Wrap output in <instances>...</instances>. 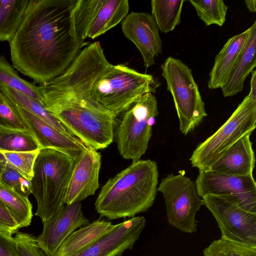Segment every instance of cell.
<instances>
[{"label":"cell","instance_id":"obj_1","mask_svg":"<svg viewBox=\"0 0 256 256\" xmlns=\"http://www.w3.org/2000/svg\"><path fill=\"white\" fill-rule=\"evenodd\" d=\"M76 0H32L8 42L12 67L40 84L62 74L82 48L72 12Z\"/></svg>","mask_w":256,"mask_h":256},{"label":"cell","instance_id":"obj_2","mask_svg":"<svg viewBox=\"0 0 256 256\" xmlns=\"http://www.w3.org/2000/svg\"><path fill=\"white\" fill-rule=\"evenodd\" d=\"M158 178L155 161L132 162L102 187L94 203L96 212L102 217L116 220L147 211L156 198Z\"/></svg>","mask_w":256,"mask_h":256},{"label":"cell","instance_id":"obj_3","mask_svg":"<svg viewBox=\"0 0 256 256\" xmlns=\"http://www.w3.org/2000/svg\"><path fill=\"white\" fill-rule=\"evenodd\" d=\"M43 102L46 109L86 146L98 150L113 142L116 117L96 103L63 98Z\"/></svg>","mask_w":256,"mask_h":256},{"label":"cell","instance_id":"obj_4","mask_svg":"<svg viewBox=\"0 0 256 256\" xmlns=\"http://www.w3.org/2000/svg\"><path fill=\"white\" fill-rule=\"evenodd\" d=\"M74 160L52 148H40L36 158L30 180L32 194L37 202L35 215L42 222L49 219L64 204Z\"/></svg>","mask_w":256,"mask_h":256},{"label":"cell","instance_id":"obj_5","mask_svg":"<svg viewBox=\"0 0 256 256\" xmlns=\"http://www.w3.org/2000/svg\"><path fill=\"white\" fill-rule=\"evenodd\" d=\"M111 65L99 42L88 44L62 74L38 86L43 100L64 98L94 102L91 98L92 86Z\"/></svg>","mask_w":256,"mask_h":256},{"label":"cell","instance_id":"obj_6","mask_svg":"<svg viewBox=\"0 0 256 256\" xmlns=\"http://www.w3.org/2000/svg\"><path fill=\"white\" fill-rule=\"evenodd\" d=\"M160 83L151 74L128 66L112 64L94 84L91 98L116 117L148 92L154 93Z\"/></svg>","mask_w":256,"mask_h":256},{"label":"cell","instance_id":"obj_7","mask_svg":"<svg viewBox=\"0 0 256 256\" xmlns=\"http://www.w3.org/2000/svg\"><path fill=\"white\" fill-rule=\"evenodd\" d=\"M158 114L156 98L148 92L115 118L114 140L122 158L136 162L146 153Z\"/></svg>","mask_w":256,"mask_h":256},{"label":"cell","instance_id":"obj_8","mask_svg":"<svg viewBox=\"0 0 256 256\" xmlns=\"http://www.w3.org/2000/svg\"><path fill=\"white\" fill-rule=\"evenodd\" d=\"M160 68L166 90L174 100L180 130L187 135L207 116L204 102L191 70L181 60L168 57Z\"/></svg>","mask_w":256,"mask_h":256},{"label":"cell","instance_id":"obj_9","mask_svg":"<svg viewBox=\"0 0 256 256\" xmlns=\"http://www.w3.org/2000/svg\"><path fill=\"white\" fill-rule=\"evenodd\" d=\"M256 127V100L247 95L228 120L212 136L198 144L190 161L200 172L208 171L233 144Z\"/></svg>","mask_w":256,"mask_h":256},{"label":"cell","instance_id":"obj_10","mask_svg":"<svg viewBox=\"0 0 256 256\" xmlns=\"http://www.w3.org/2000/svg\"><path fill=\"white\" fill-rule=\"evenodd\" d=\"M157 191L163 195L170 224L184 232H196V214L204 204L198 194L195 182L181 172L168 174Z\"/></svg>","mask_w":256,"mask_h":256},{"label":"cell","instance_id":"obj_11","mask_svg":"<svg viewBox=\"0 0 256 256\" xmlns=\"http://www.w3.org/2000/svg\"><path fill=\"white\" fill-rule=\"evenodd\" d=\"M202 198L214 216L222 238L256 248V213L228 197L207 195Z\"/></svg>","mask_w":256,"mask_h":256},{"label":"cell","instance_id":"obj_12","mask_svg":"<svg viewBox=\"0 0 256 256\" xmlns=\"http://www.w3.org/2000/svg\"><path fill=\"white\" fill-rule=\"evenodd\" d=\"M198 196L228 197L242 208L256 213V182L253 175L234 176L200 172L195 181Z\"/></svg>","mask_w":256,"mask_h":256},{"label":"cell","instance_id":"obj_13","mask_svg":"<svg viewBox=\"0 0 256 256\" xmlns=\"http://www.w3.org/2000/svg\"><path fill=\"white\" fill-rule=\"evenodd\" d=\"M90 222L83 214L80 202L64 204L42 222L43 230L36 238V244L46 256H55L59 246L71 234Z\"/></svg>","mask_w":256,"mask_h":256},{"label":"cell","instance_id":"obj_14","mask_svg":"<svg viewBox=\"0 0 256 256\" xmlns=\"http://www.w3.org/2000/svg\"><path fill=\"white\" fill-rule=\"evenodd\" d=\"M145 226L146 219L142 216L114 224L108 232L74 256H121L125 250L132 248Z\"/></svg>","mask_w":256,"mask_h":256},{"label":"cell","instance_id":"obj_15","mask_svg":"<svg viewBox=\"0 0 256 256\" xmlns=\"http://www.w3.org/2000/svg\"><path fill=\"white\" fill-rule=\"evenodd\" d=\"M124 36L140 50L146 68L153 66L154 58L162 52V41L152 16L144 12H132L123 20Z\"/></svg>","mask_w":256,"mask_h":256},{"label":"cell","instance_id":"obj_16","mask_svg":"<svg viewBox=\"0 0 256 256\" xmlns=\"http://www.w3.org/2000/svg\"><path fill=\"white\" fill-rule=\"evenodd\" d=\"M14 104L18 114L40 149H56L75 160L87 147L76 138L58 130L30 112Z\"/></svg>","mask_w":256,"mask_h":256},{"label":"cell","instance_id":"obj_17","mask_svg":"<svg viewBox=\"0 0 256 256\" xmlns=\"http://www.w3.org/2000/svg\"><path fill=\"white\" fill-rule=\"evenodd\" d=\"M101 158L100 152L87 146L74 160L64 200L65 204L80 202L94 194L100 187Z\"/></svg>","mask_w":256,"mask_h":256},{"label":"cell","instance_id":"obj_18","mask_svg":"<svg viewBox=\"0 0 256 256\" xmlns=\"http://www.w3.org/2000/svg\"><path fill=\"white\" fill-rule=\"evenodd\" d=\"M251 134H246L230 148L208 171L234 176L253 175L256 160Z\"/></svg>","mask_w":256,"mask_h":256},{"label":"cell","instance_id":"obj_19","mask_svg":"<svg viewBox=\"0 0 256 256\" xmlns=\"http://www.w3.org/2000/svg\"><path fill=\"white\" fill-rule=\"evenodd\" d=\"M252 30V26L229 38L216 56L209 74V89H218L224 84L244 50Z\"/></svg>","mask_w":256,"mask_h":256},{"label":"cell","instance_id":"obj_20","mask_svg":"<svg viewBox=\"0 0 256 256\" xmlns=\"http://www.w3.org/2000/svg\"><path fill=\"white\" fill-rule=\"evenodd\" d=\"M248 40L226 82L220 88L224 97L241 92L244 82L256 66V21L252 24Z\"/></svg>","mask_w":256,"mask_h":256},{"label":"cell","instance_id":"obj_21","mask_svg":"<svg viewBox=\"0 0 256 256\" xmlns=\"http://www.w3.org/2000/svg\"><path fill=\"white\" fill-rule=\"evenodd\" d=\"M112 222L98 218L71 234L58 248L55 256H74L114 227Z\"/></svg>","mask_w":256,"mask_h":256},{"label":"cell","instance_id":"obj_22","mask_svg":"<svg viewBox=\"0 0 256 256\" xmlns=\"http://www.w3.org/2000/svg\"><path fill=\"white\" fill-rule=\"evenodd\" d=\"M129 10L128 0H106L90 28L88 37L95 38L119 24Z\"/></svg>","mask_w":256,"mask_h":256},{"label":"cell","instance_id":"obj_23","mask_svg":"<svg viewBox=\"0 0 256 256\" xmlns=\"http://www.w3.org/2000/svg\"><path fill=\"white\" fill-rule=\"evenodd\" d=\"M32 0H0V41H10L24 18Z\"/></svg>","mask_w":256,"mask_h":256},{"label":"cell","instance_id":"obj_24","mask_svg":"<svg viewBox=\"0 0 256 256\" xmlns=\"http://www.w3.org/2000/svg\"><path fill=\"white\" fill-rule=\"evenodd\" d=\"M0 91L14 104L38 116L58 130L72 136L66 127L46 109L44 104L2 84H0Z\"/></svg>","mask_w":256,"mask_h":256},{"label":"cell","instance_id":"obj_25","mask_svg":"<svg viewBox=\"0 0 256 256\" xmlns=\"http://www.w3.org/2000/svg\"><path fill=\"white\" fill-rule=\"evenodd\" d=\"M185 0H152V16L162 33L173 31L180 24L181 14Z\"/></svg>","mask_w":256,"mask_h":256},{"label":"cell","instance_id":"obj_26","mask_svg":"<svg viewBox=\"0 0 256 256\" xmlns=\"http://www.w3.org/2000/svg\"><path fill=\"white\" fill-rule=\"evenodd\" d=\"M106 0H76L72 12L73 24L79 44L82 47L90 25Z\"/></svg>","mask_w":256,"mask_h":256},{"label":"cell","instance_id":"obj_27","mask_svg":"<svg viewBox=\"0 0 256 256\" xmlns=\"http://www.w3.org/2000/svg\"><path fill=\"white\" fill-rule=\"evenodd\" d=\"M0 200L20 228L28 226L32 218V205L24 197L0 183Z\"/></svg>","mask_w":256,"mask_h":256},{"label":"cell","instance_id":"obj_28","mask_svg":"<svg viewBox=\"0 0 256 256\" xmlns=\"http://www.w3.org/2000/svg\"><path fill=\"white\" fill-rule=\"evenodd\" d=\"M0 84L44 104L39 86L21 78L4 56H0Z\"/></svg>","mask_w":256,"mask_h":256},{"label":"cell","instance_id":"obj_29","mask_svg":"<svg viewBox=\"0 0 256 256\" xmlns=\"http://www.w3.org/2000/svg\"><path fill=\"white\" fill-rule=\"evenodd\" d=\"M40 149L28 130H18L0 126V152H24Z\"/></svg>","mask_w":256,"mask_h":256},{"label":"cell","instance_id":"obj_30","mask_svg":"<svg viewBox=\"0 0 256 256\" xmlns=\"http://www.w3.org/2000/svg\"><path fill=\"white\" fill-rule=\"evenodd\" d=\"M206 26H222L226 22L228 6L222 0H189Z\"/></svg>","mask_w":256,"mask_h":256},{"label":"cell","instance_id":"obj_31","mask_svg":"<svg viewBox=\"0 0 256 256\" xmlns=\"http://www.w3.org/2000/svg\"><path fill=\"white\" fill-rule=\"evenodd\" d=\"M204 256H256V248L220 238L203 250Z\"/></svg>","mask_w":256,"mask_h":256},{"label":"cell","instance_id":"obj_32","mask_svg":"<svg viewBox=\"0 0 256 256\" xmlns=\"http://www.w3.org/2000/svg\"><path fill=\"white\" fill-rule=\"evenodd\" d=\"M39 150L31 152H0L4 156L6 162L30 181L33 176V168Z\"/></svg>","mask_w":256,"mask_h":256},{"label":"cell","instance_id":"obj_33","mask_svg":"<svg viewBox=\"0 0 256 256\" xmlns=\"http://www.w3.org/2000/svg\"><path fill=\"white\" fill-rule=\"evenodd\" d=\"M0 183L24 197L28 198L32 194L30 182L7 162L1 174Z\"/></svg>","mask_w":256,"mask_h":256},{"label":"cell","instance_id":"obj_34","mask_svg":"<svg viewBox=\"0 0 256 256\" xmlns=\"http://www.w3.org/2000/svg\"><path fill=\"white\" fill-rule=\"evenodd\" d=\"M0 126L14 130H28L18 114L14 104L0 91Z\"/></svg>","mask_w":256,"mask_h":256},{"label":"cell","instance_id":"obj_35","mask_svg":"<svg viewBox=\"0 0 256 256\" xmlns=\"http://www.w3.org/2000/svg\"><path fill=\"white\" fill-rule=\"evenodd\" d=\"M18 256H46L36 244V238L22 232H17L14 237Z\"/></svg>","mask_w":256,"mask_h":256},{"label":"cell","instance_id":"obj_36","mask_svg":"<svg viewBox=\"0 0 256 256\" xmlns=\"http://www.w3.org/2000/svg\"><path fill=\"white\" fill-rule=\"evenodd\" d=\"M20 228L10 212L0 200V233L12 236Z\"/></svg>","mask_w":256,"mask_h":256},{"label":"cell","instance_id":"obj_37","mask_svg":"<svg viewBox=\"0 0 256 256\" xmlns=\"http://www.w3.org/2000/svg\"><path fill=\"white\" fill-rule=\"evenodd\" d=\"M0 256H18L16 242L12 236L0 233Z\"/></svg>","mask_w":256,"mask_h":256},{"label":"cell","instance_id":"obj_38","mask_svg":"<svg viewBox=\"0 0 256 256\" xmlns=\"http://www.w3.org/2000/svg\"><path fill=\"white\" fill-rule=\"evenodd\" d=\"M248 94L252 99L256 100V70H254L251 72L250 91Z\"/></svg>","mask_w":256,"mask_h":256},{"label":"cell","instance_id":"obj_39","mask_svg":"<svg viewBox=\"0 0 256 256\" xmlns=\"http://www.w3.org/2000/svg\"><path fill=\"white\" fill-rule=\"evenodd\" d=\"M245 4L247 8L250 12H254L256 11V0H246Z\"/></svg>","mask_w":256,"mask_h":256},{"label":"cell","instance_id":"obj_40","mask_svg":"<svg viewBox=\"0 0 256 256\" xmlns=\"http://www.w3.org/2000/svg\"><path fill=\"white\" fill-rule=\"evenodd\" d=\"M6 164V160L3 154L0 152V177Z\"/></svg>","mask_w":256,"mask_h":256}]
</instances>
